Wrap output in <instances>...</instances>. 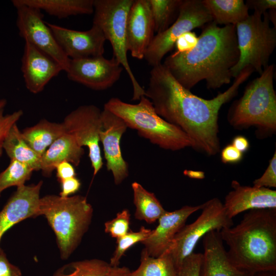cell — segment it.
Listing matches in <instances>:
<instances>
[{
	"mask_svg": "<svg viewBox=\"0 0 276 276\" xmlns=\"http://www.w3.org/2000/svg\"><path fill=\"white\" fill-rule=\"evenodd\" d=\"M7 103V101L5 99H1L0 100V109L4 108Z\"/></svg>",
	"mask_w": 276,
	"mask_h": 276,
	"instance_id": "47",
	"label": "cell"
},
{
	"mask_svg": "<svg viewBox=\"0 0 276 276\" xmlns=\"http://www.w3.org/2000/svg\"><path fill=\"white\" fill-rule=\"evenodd\" d=\"M21 70L26 88L35 94L42 91L51 79L63 71L56 61L27 41Z\"/></svg>",
	"mask_w": 276,
	"mask_h": 276,
	"instance_id": "18",
	"label": "cell"
},
{
	"mask_svg": "<svg viewBox=\"0 0 276 276\" xmlns=\"http://www.w3.org/2000/svg\"><path fill=\"white\" fill-rule=\"evenodd\" d=\"M203 252L200 276H252L230 261L219 231H212L203 239Z\"/></svg>",
	"mask_w": 276,
	"mask_h": 276,
	"instance_id": "21",
	"label": "cell"
},
{
	"mask_svg": "<svg viewBox=\"0 0 276 276\" xmlns=\"http://www.w3.org/2000/svg\"><path fill=\"white\" fill-rule=\"evenodd\" d=\"M101 112L94 105H83L69 113L62 122L66 132L74 138L79 146L88 148L94 176L103 165L99 146Z\"/></svg>",
	"mask_w": 276,
	"mask_h": 276,
	"instance_id": "11",
	"label": "cell"
},
{
	"mask_svg": "<svg viewBox=\"0 0 276 276\" xmlns=\"http://www.w3.org/2000/svg\"><path fill=\"white\" fill-rule=\"evenodd\" d=\"M274 65L269 64L246 85L243 95L234 102L228 121L236 128L255 126L260 134L276 130V93L273 86Z\"/></svg>",
	"mask_w": 276,
	"mask_h": 276,
	"instance_id": "6",
	"label": "cell"
},
{
	"mask_svg": "<svg viewBox=\"0 0 276 276\" xmlns=\"http://www.w3.org/2000/svg\"><path fill=\"white\" fill-rule=\"evenodd\" d=\"M0 195H1V194H0Z\"/></svg>",
	"mask_w": 276,
	"mask_h": 276,
	"instance_id": "48",
	"label": "cell"
},
{
	"mask_svg": "<svg viewBox=\"0 0 276 276\" xmlns=\"http://www.w3.org/2000/svg\"><path fill=\"white\" fill-rule=\"evenodd\" d=\"M253 186L261 188H276V153L274 152L263 175L253 181Z\"/></svg>",
	"mask_w": 276,
	"mask_h": 276,
	"instance_id": "36",
	"label": "cell"
},
{
	"mask_svg": "<svg viewBox=\"0 0 276 276\" xmlns=\"http://www.w3.org/2000/svg\"><path fill=\"white\" fill-rule=\"evenodd\" d=\"M233 189L223 203L226 214L233 219L239 214L250 210H276V191L269 188L241 185L233 180Z\"/></svg>",
	"mask_w": 276,
	"mask_h": 276,
	"instance_id": "19",
	"label": "cell"
},
{
	"mask_svg": "<svg viewBox=\"0 0 276 276\" xmlns=\"http://www.w3.org/2000/svg\"><path fill=\"white\" fill-rule=\"evenodd\" d=\"M202 254L193 252L182 262L178 276H200Z\"/></svg>",
	"mask_w": 276,
	"mask_h": 276,
	"instance_id": "35",
	"label": "cell"
},
{
	"mask_svg": "<svg viewBox=\"0 0 276 276\" xmlns=\"http://www.w3.org/2000/svg\"><path fill=\"white\" fill-rule=\"evenodd\" d=\"M42 181L17 187L0 211V244L3 235L13 226L26 219L38 216ZM1 248V245H0Z\"/></svg>",
	"mask_w": 276,
	"mask_h": 276,
	"instance_id": "17",
	"label": "cell"
},
{
	"mask_svg": "<svg viewBox=\"0 0 276 276\" xmlns=\"http://www.w3.org/2000/svg\"><path fill=\"white\" fill-rule=\"evenodd\" d=\"M269 19L270 22L273 24V27H276L275 25V16H276V10L275 9H270L268 12Z\"/></svg>",
	"mask_w": 276,
	"mask_h": 276,
	"instance_id": "45",
	"label": "cell"
},
{
	"mask_svg": "<svg viewBox=\"0 0 276 276\" xmlns=\"http://www.w3.org/2000/svg\"><path fill=\"white\" fill-rule=\"evenodd\" d=\"M93 215L91 205L81 195H47L40 199L38 215L44 216L53 229L62 260L68 259L77 248Z\"/></svg>",
	"mask_w": 276,
	"mask_h": 276,
	"instance_id": "4",
	"label": "cell"
},
{
	"mask_svg": "<svg viewBox=\"0 0 276 276\" xmlns=\"http://www.w3.org/2000/svg\"><path fill=\"white\" fill-rule=\"evenodd\" d=\"M129 276H178V271L169 256L152 257L144 249L140 266Z\"/></svg>",
	"mask_w": 276,
	"mask_h": 276,
	"instance_id": "29",
	"label": "cell"
},
{
	"mask_svg": "<svg viewBox=\"0 0 276 276\" xmlns=\"http://www.w3.org/2000/svg\"><path fill=\"white\" fill-rule=\"evenodd\" d=\"M212 21L202 0H182L176 19L166 30L154 36L144 59L152 67L162 64L163 58L173 48L180 36Z\"/></svg>",
	"mask_w": 276,
	"mask_h": 276,
	"instance_id": "10",
	"label": "cell"
},
{
	"mask_svg": "<svg viewBox=\"0 0 276 276\" xmlns=\"http://www.w3.org/2000/svg\"><path fill=\"white\" fill-rule=\"evenodd\" d=\"M270 23L267 12L262 15L254 11L236 25L239 58L232 70L233 78L247 66L261 75L269 65L276 47V27Z\"/></svg>",
	"mask_w": 276,
	"mask_h": 276,
	"instance_id": "7",
	"label": "cell"
},
{
	"mask_svg": "<svg viewBox=\"0 0 276 276\" xmlns=\"http://www.w3.org/2000/svg\"><path fill=\"white\" fill-rule=\"evenodd\" d=\"M232 145L242 153L247 151L249 147L248 140L242 135L235 136L232 140Z\"/></svg>",
	"mask_w": 276,
	"mask_h": 276,
	"instance_id": "43",
	"label": "cell"
},
{
	"mask_svg": "<svg viewBox=\"0 0 276 276\" xmlns=\"http://www.w3.org/2000/svg\"><path fill=\"white\" fill-rule=\"evenodd\" d=\"M239 58L236 26L219 27L212 21L203 27L192 50L175 52L163 64L188 90L202 80L208 88L216 89L231 83L232 70Z\"/></svg>",
	"mask_w": 276,
	"mask_h": 276,
	"instance_id": "2",
	"label": "cell"
},
{
	"mask_svg": "<svg viewBox=\"0 0 276 276\" xmlns=\"http://www.w3.org/2000/svg\"><path fill=\"white\" fill-rule=\"evenodd\" d=\"M100 142L102 144L106 168L111 172L114 182L118 185L128 176V166L120 148V140L128 128L119 117L104 108L101 112Z\"/></svg>",
	"mask_w": 276,
	"mask_h": 276,
	"instance_id": "14",
	"label": "cell"
},
{
	"mask_svg": "<svg viewBox=\"0 0 276 276\" xmlns=\"http://www.w3.org/2000/svg\"><path fill=\"white\" fill-rule=\"evenodd\" d=\"M46 23L70 59L103 56L106 40L102 30L97 26L93 24L90 29L81 31Z\"/></svg>",
	"mask_w": 276,
	"mask_h": 276,
	"instance_id": "15",
	"label": "cell"
},
{
	"mask_svg": "<svg viewBox=\"0 0 276 276\" xmlns=\"http://www.w3.org/2000/svg\"><path fill=\"white\" fill-rule=\"evenodd\" d=\"M219 233L238 269L250 275L276 271V210H250L237 225Z\"/></svg>",
	"mask_w": 276,
	"mask_h": 276,
	"instance_id": "3",
	"label": "cell"
},
{
	"mask_svg": "<svg viewBox=\"0 0 276 276\" xmlns=\"http://www.w3.org/2000/svg\"><path fill=\"white\" fill-rule=\"evenodd\" d=\"M154 22V32L166 30L176 19L182 0H149Z\"/></svg>",
	"mask_w": 276,
	"mask_h": 276,
	"instance_id": "30",
	"label": "cell"
},
{
	"mask_svg": "<svg viewBox=\"0 0 276 276\" xmlns=\"http://www.w3.org/2000/svg\"><path fill=\"white\" fill-rule=\"evenodd\" d=\"M60 183L61 191L59 195L61 197H67L75 193L81 187L80 181L76 176L65 179Z\"/></svg>",
	"mask_w": 276,
	"mask_h": 276,
	"instance_id": "41",
	"label": "cell"
},
{
	"mask_svg": "<svg viewBox=\"0 0 276 276\" xmlns=\"http://www.w3.org/2000/svg\"><path fill=\"white\" fill-rule=\"evenodd\" d=\"M0 276H22L20 269L12 264L0 248Z\"/></svg>",
	"mask_w": 276,
	"mask_h": 276,
	"instance_id": "38",
	"label": "cell"
},
{
	"mask_svg": "<svg viewBox=\"0 0 276 276\" xmlns=\"http://www.w3.org/2000/svg\"><path fill=\"white\" fill-rule=\"evenodd\" d=\"M198 39V37L194 32L189 31L183 33L175 42L176 52L183 53L192 50L196 45Z\"/></svg>",
	"mask_w": 276,
	"mask_h": 276,
	"instance_id": "37",
	"label": "cell"
},
{
	"mask_svg": "<svg viewBox=\"0 0 276 276\" xmlns=\"http://www.w3.org/2000/svg\"><path fill=\"white\" fill-rule=\"evenodd\" d=\"M84 153L74 138L65 132L55 140L41 157L40 170L45 176H50L57 166L67 162L78 166Z\"/></svg>",
	"mask_w": 276,
	"mask_h": 276,
	"instance_id": "22",
	"label": "cell"
},
{
	"mask_svg": "<svg viewBox=\"0 0 276 276\" xmlns=\"http://www.w3.org/2000/svg\"><path fill=\"white\" fill-rule=\"evenodd\" d=\"M201 210V214L193 222L185 224L179 230L163 254L170 257L177 271L183 261L193 252L201 238L210 231H220L234 224L233 219L227 216L223 203L218 198L202 204Z\"/></svg>",
	"mask_w": 276,
	"mask_h": 276,
	"instance_id": "9",
	"label": "cell"
},
{
	"mask_svg": "<svg viewBox=\"0 0 276 276\" xmlns=\"http://www.w3.org/2000/svg\"><path fill=\"white\" fill-rule=\"evenodd\" d=\"M245 4L248 9H253L262 15L267 10L276 9L275 0H248Z\"/></svg>",
	"mask_w": 276,
	"mask_h": 276,
	"instance_id": "40",
	"label": "cell"
},
{
	"mask_svg": "<svg viewBox=\"0 0 276 276\" xmlns=\"http://www.w3.org/2000/svg\"><path fill=\"white\" fill-rule=\"evenodd\" d=\"M130 221L129 212L124 209L117 213L114 218L105 223V232L113 238H120L128 232Z\"/></svg>",
	"mask_w": 276,
	"mask_h": 276,
	"instance_id": "33",
	"label": "cell"
},
{
	"mask_svg": "<svg viewBox=\"0 0 276 276\" xmlns=\"http://www.w3.org/2000/svg\"><path fill=\"white\" fill-rule=\"evenodd\" d=\"M34 170L27 165L15 159H10L8 167L0 173V194L5 189L24 185Z\"/></svg>",
	"mask_w": 276,
	"mask_h": 276,
	"instance_id": "31",
	"label": "cell"
},
{
	"mask_svg": "<svg viewBox=\"0 0 276 276\" xmlns=\"http://www.w3.org/2000/svg\"><path fill=\"white\" fill-rule=\"evenodd\" d=\"M17 11L16 26L19 35L56 61L67 70L70 59L62 50L50 28L43 20L40 10L26 5L12 3Z\"/></svg>",
	"mask_w": 276,
	"mask_h": 276,
	"instance_id": "12",
	"label": "cell"
},
{
	"mask_svg": "<svg viewBox=\"0 0 276 276\" xmlns=\"http://www.w3.org/2000/svg\"><path fill=\"white\" fill-rule=\"evenodd\" d=\"M252 276H276V271L260 272Z\"/></svg>",
	"mask_w": 276,
	"mask_h": 276,
	"instance_id": "46",
	"label": "cell"
},
{
	"mask_svg": "<svg viewBox=\"0 0 276 276\" xmlns=\"http://www.w3.org/2000/svg\"><path fill=\"white\" fill-rule=\"evenodd\" d=\"M185 175L191 178L203 179L205 177L204 173L200 171H193L185 170L183 171Z\"/></svg>",
	"mask_w": 276,
	"mask_h": 276,
	"instance_id": "44",
	"label": "cell"
},
{
	"mask_svg": "<svg viewBox=\"0 0 276 276\" xmlns=\"http://www.w3.org/2000/svg\"><path fill=\"white\" fill-rule=\"evenodd\" d=\"M23 114L21 110L10 114H4V108L0 109V157L2 155L4 141L12 126L16 124Z\"/></svg>",
	"mask_w": 276,
	"mask_h": 276,
	"instance_id": "34",
	"label": "cell"
},
{
	"mask_svg": "<svg viewBox=\"0 0 276 276\" xmlns=\"http://www.w3.org/2000/svg\"><path fill=\"white\" fill-rule=\"evenodd\" d=\"M139 100L137 104H132L113 97L104 108L121 118L127 127L162 149L177 151L192 147L191 141L182 130L156 112L148 98L143 96Z\"/></svg>",
	"mask_w": 276,
	"mask_h": 276,
	"instance_id": "5",
	"label": "cell"
},
{
	"mask_svg": "<svg viewBox=\"0 0 276 276\" xmlns=\"http://www.w3.org/2000/svg\"><path fill=\"white\" fill-rule=\"evenodd\" d=\"M131 188L136 208V219L151 223L166 212L155 195L146 190L140 183L134 181L131 184Z\"/></svg>",
	"mask_w": 276,
	"mask_h": 276,
	"instance_id": "28",
	"label": "cell"
},
{
	"mask_svg": "<svg viewBox=\"0 0 276 276\" xmlns=\"http://www.w3.org/2000/svg\"><path fill=\"white\" fill-rule=\"evenodd\" d=\"M243 153L236 149L232 144L226 146L221 151V161L225 164H234L241 160Z\"/></svg>",
	"mask_w": 276,
	"mask_h": 276,
	"instance_id": "39",
	"label": "cell"
},
{
	"mask_svg": "<svg viewBox=\"0 0 276 276\" xmlns=\"http://www.w3.org/2000/svg\"><path fill=\"white\" fill-rule=\"evenodd\" d=\"M133 0H94L93 24L102 31L111 45L113 56L126 71L131 82L134 100L145 95V90L137 81L128 58L126 22Z\"/></svg>",
	"mask_w": 276,
	"mask_h": 276,
	"instance_id": "8",
	"label": "cell"
},
{
	"mask_svg": "<svg viewBox=\"0 0 276 276\" xmlns=\"http://www.w3.org/2000/svg\"><path fill=\"white\" fill-rule=\"evenodd\" d=\"M216 24L236 26L249 15L243 0H202Z\"/></svg>",
	"mask_w": 276,
	"mask_h": 276,
	"instance_id": "26",
	"label": "cell"
},
{
	"mask_svg": "<svg viewBox=\"0 0 276 276\" xmlns=\"http://www.w3.org/2000/svg\"><path fill=\"white\" fill-rule=\"evenodd\" d=\"M124 70L114 58L108 59L103 56L71 59L66 73L71 81L95 90L112 87L120 79Z\"/></svg>",
	"mask_w": 276,
	"mask_h": 276,
	"instance_id": "13",
	"label": "cell"
},
{
	"mask_svg": "<svg viewBox=\"0 0 276 276\" xmlns=\"http://www.w3.org/2000/svg\"><path fill=\"white\" fill-rule=\"evenodd\" d=\"M254 71L250 66L245 67L227 90L208 100L183 87L162 63L152 67L145 96L160 117L189 137L192 148L214 155L220 151L219 110L237 94L240 85Z\"/></svg>",
	"mask_w": 276,
	"mask_h": 276,
	"instance_id": "1",
	"label": "cell"
},
{
	"mask_svg": "<svg viewBox=\"0 0 276 276\" xmlns=\"http://www.w3.org/2000/svg\"><path fill=\"white\" fill-rule=\"evenodd\" d=\"M3 149L10 159L25 164L34 171L40 170L41 157L24 140L16 124L9 131L4 141Z\"/></svg>",
	"mask_w": 276,
	"mask_h": 276,
	"instance_id": "27",
	"label": "cell"
},
{
	"mask_svg": "<svg viewBox=\"0 0 276 276\" xmlns=\"http://www.w3.org/2000/svg\"><path fill=\"white\" fill-rule=\"evenodd\" d=\"M201 208V204L185 205L172 212L166 211L158 219L156 227L142 242L147 254L152 257H158L163 254L177 233L185 225L187 219Z\"/></svg>",
	"mask_w": 276,
	"mask_h": 276,
	"instance_id": "20",
	"label": "cell"
},
{
	"mask_svg": "<svg viewBox=\"0 0 276 276\" xmlns=\"http://www.w3.org/2000/svg\"><path fill=\"white\" fill-rule=\"evenodd\" d=\"M153 16L149 0H133L126 22L128 51L131 56L144 59L154 35Z\"/></svg>",
	"mask_w": 276,
	"mask_h": 276,
	"instance_id": "16",
	"label": "cell"
},
{
	"mask_svg": "<svg viewBox=\"0 0 276 276\" xmlns=\"http://www.w3.org/2000/svg\"><path fill=\"white\" fill-rule=\"evenodd\" d=\"M151 232V229L142 226L137 232H128L125 235L117 239V246L109 264L112 266H118L125 252L134 244L142 242L147 238Z\"/></svg>",
	"mask_w": 276,
	"mask_h": 276,
	"instance_id": "32",
	"label": "cell"
},
{
	"mask_svg": "<svg viewBox=\"0 0 276 276\" xmlns=\"http://www.w3.org/2000/svg\"><path fill=\"white\" fill-rule=\"evenodd\" d=\"M94 0H13L12 3L43 10L58 18L94 13Z\"/></svg>",
	"mask_w": 276,
	"mask_h": 276,
	"instance_id": "23",
	"label": "cell"
},
{
	"mask_svg": "<svg viewBox=\"0 0 276 276\" xmlns=\"http://www.w3.org/2000/svg\"><path fill=\"white\" fill-rule=\"evenodd\" d=\"M21 132L28 144L41 157L50 146L66 131L62 123L42 119L35 125L25 128Z\"/></svg>",
	"mask_w": 276,
	"mask_h": 276,
	"instance_id": "25",
	"label": "cell"
},
{
	"mask_svg": "<svg viewBox=\"0 0 276 276\" xmlns=\"http://www.w3.org/2000/svg\"><path fill=\"white\" fill-rule=\"evenodd\" d=\"M55 169L57 177L60 182L65 179L75 177L76 175L73 165L67 162L60 163Z\"/></svg>",
	"mask_w": 276,
	"mask_h": 276,
	"instance_id": "42",
	"label": "cell"
},
{
	"mask_svg": "<svg viewBox=\"0 0 276 276\" xmlns=\"http://www.w3.org/2000/svg\"><path fill=\"white\" fill-rule=\"evenodd\" d=\"M130 272L127 267L112 266L104 261L93 259L66 264L52 276H129Z\"/></svg>",
	"mask_w": 276,
	"mask_h": 276,
	"instance_id": "24",
	"label": "cell"
}]
</instances>
